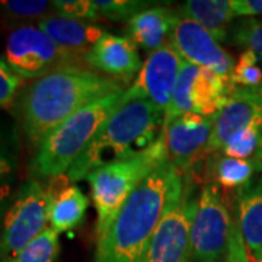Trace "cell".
Returning <instances> with one entry per match:
<instances>
[{"label":"cell","instance_id":"obj_11","mask_svg":"<svg viewBox=\"0 0 262 262\" xmlns=\"http://www.w3.org/2000/svg\"><path fill=\"white\" fill-rule=\"evenodd\" d=\"M182 64L184 60L169 42L150 53L136 80L125 91V101L146 99L155 103L166 117Z\"/></svg>","mask_w":262,"mask_h":262},{"label":"cell","instance_id":"obj_6","mask_svg":"<svg viewBox=\"0 0 262 262\" xmlns=\"http://www.w3.org/2000/svg\"><path fill=\"white\" fill-rule=\"evenodd\" d=\"M198 195L189 175L178 172L169 191L165 211L141 262H189L191 227Z\"/></svg>","mask_w":262,"mask_h":262},{"label":"cell","instance_id":"obj_12","mask_svg":"<svg viewBox=\"0 0 262 262\" xmlns=\"http://www.w3.org/2000/svg\"><path fill=\"white\" fill-rule=\"evenodd\" d=\"M169 44L177 50L185 63L211 70L226 82L232 83L236 61L220 42L196 22L181 16L172 31Z\"/></svg>","mask_w":262,"mask_h":262},{"label":"cell","instance_id":"obj_26","mask_svg":"<svg viewBox=\"0 0 262 262\" xmlns=\"http://www.w3.org/2000/svg\"><path fill=\"white\" fill-rule=\"evenodd\" d=\"M259 57L251 50H245L234 63L232 84L234 88H258L262 84Z\"/></svg>","mask_w":262,"mask_h":262},{"label":"cell","instance_id":"obj_19","mask_svg":"<svg viewBox=\"0 0 262 262\" xmlns=\"http://www.w3.org/2000/svg\"><path fill=\"white\" fill-rule=\"evenodd\" d=\"M181 16L206 28L219 42L227 41V27L236 18L233 0H188L181 6Z\"/></svg>","mask_w":262,"mask_h":262},{"label":"cell","instance_id":"obj_1","mask_svg":"<svg viewBox=\"0 0 262 262\" xmlns=\"http://www.w3.org/2000/svg\"><path fill=\"white\" fill-rule=\"evenodd\" d=\"M121 91L117 79L83 67H61L19 92L16 114L27 139L38 146L73 114Z\"/></svg>","mask_w":262,"mask_h":262},{"label":"cell","instance_id":"obj_32","mask_svg":"<svg viewBox=\"0 0 262 262\" xmlns=\"http://www.w3.org/2000/svg\"><path fill=\"white\" fill-rule=\"evenodd\" d=\"M233 9L236 16L253 18L262 15V0H233Z\"/></svg>","mask_w":262,"mask_h":262},{"label":"cell","instance_id":"obj_18","mask_svg":"<svg viewBox=\"0 0 262 262\" xmlns=\"http://www.w3.org/2000/svg\"><path fill=\"white\" fill-rule=\"evenodd\" d=\"M233 91V84L226 82L211 70L200 67L189 89L191 113L204 117H217L225 108Z\"/></svg>","mask_w":262,"mask_h":262},{"label":"cell","instance_id":"obj_30","mask_svg":"<svg viewBox=\"0 0 262 262\" xmlns=\"http://www.w3.org/2000/svg\"><path fill=\"white\" fill-rule=\"evenodd\" d=\"M16 168V144L13 137L0 125V184L10 181Z\"/></svg>","mask_w":262,"mask_h":262},{"label":"cell","instance_id":"obj_31","mask_svg":"<svg viewBox=\"0 0 262 262\" xmlns=\"http://www.w3.org/2000/svg\"><path fill=\"white\" fill-rule=\"evenodd\" d=\"M225 262H251L248 249L245 246L244 237L241 233V229L237 225V220H234L232 226V233H230V241L227 246Z\"/></svg>","mask_w":262,"mask_h":262},{"label":"cell","instance_id":"obj_4","mask_svg":"<svg viewBox=\"0 0 262 262\" xmlns=\"http://www.w3.org/2000/svg\"><path fill=\"white\" fill-rule=\"evenodd\" d=\"M125 91L84 106L48 133L37 146L31 165L32 172L37 177L50 179L66 175L94 140L103 122L125 102Z\"/></svg>","mask_w":262,"mask_h":262},{"label":"cell","instance_id":"obj_35","mask_svg":"<svg viewBox=\"0 0 262 262\" xmlns=\"http://www.w3.org/2000/svg\"><path fill=\"white\" fill-rule=\"evenodd\" d=\"M256 89H258V91H259V92H261V94H262V84H261V86H258Z\"/></svg>","mask_w":262,"mask_h":262},{"label":"cell","instance_id":"obj_2","mask_svg":"<svg viewBox=\"0 0 262 262\" xmlns=\"http://www.w3.org/2000/svg\"><path fill=\"white\" fill-rule=\"evenodd\" d=\"M178 172L165 160L141 181L110 229L96 239L94 262H141Z\"/></svg>","mask_w":262,"mask_h":262},{"label":"cell","instance_id":"obj_23","mask_svg":"<svg viewBox=\"0 0 262 262\" xmlns=\"http://www.w3.org/2000/svg\"><path fill=\"white\" fill-rule=\"evenodd\" d=\"M58 249V233L53 227H46L10 262H54Z\"/></svg>","mask_w":262,"mask_h":262},{"label":"cell","instance_id":"obj_7","mask_svg":"<svg viewBox=\"0 0 262 262\" xmlns=\"http://www.w3.org/2000/svg\"><path fill=\"white\" fill-rule=\"evenodd\" d=\"M56 194L39 179H28L19 188L2 222L0 262H10L41 233L50 220Z\"/></svg>","mask_w":262,"mask_h":262},{"label":"cell","instance_id":"obj_5","mask_svg":"<svg viewBox=\"0 0 262 262\" xmlns=\"http://www.w3.org/2000/svg\"><path fill=\"white\" fill-rule=\"evenodd\" d=\"M165 160L168 158L162 137L151 149L139 156L101 166L86 177L98 215L96 239L110 229L122 206L141 181Z\"/></svg>","mask_w":262,"mask_h":262},{"label":"cell","instance_id":"obj_16","mask_svg":"<svg viewBox=\"0 0 262 262\" xmlns=\"http://www.w3.org/2000/svg\"><path fill=\"white\" fill-rule=\"evenodd\" d=\"M177 10L166 6H149L128 20L130 38L146 51H156L166 46L179 20Z\"/></svg>","mask_w":262,"mask_h":262},{"label":"cell","instance_id":"obj_10","mask_svg":"<svg viewBox=\"0 0 262 262\" xmlns=\"http://www.w3.org/2000/svg\"><path fill=\"white\" fill-rule=\"evenodd\" d=\"M215 117L187 113L165 120L163 143L170 165L184 175H191L203 156L208 155V140Z\"/></svg>","mask_w":262,"mask_h":262},{"label":"cell","instance_id":"obj_34","mask_svg":"<svg viewBox=\"0 0 262 262\" xmlns=\"http://www.w3.org/2000/svg\"><path fill=\"white\" fill-rule=\"evenodd\" d=\"M255 169H256V170H262V153L261 156L258 158V160L255 162Z\"/></svg>","mask_w":262,"mask_h":262},{"label":"cell","instance_id":"obj_20","mask_svg":"<svg viewBox=\"0 0 262 262\" xmlns=\"http://www.w3.org/2000/svg\"><path fill=\"white\" fill-rule=\"evenodd\" d=\"M88 198L75 185L64 187L56 196L50 210V223L57 233L73 230L84 220Z\"/></svg>","mask_w":262,"mask_h":262},{"label":"cell","instance_id":"obj_25","mask_svg":"<svg viewBox=\"0 0 262 262\" xmlns=\"http://www.w3.org/2000/svg\"><path fill=\"white\" fill-rule=\"evenodd\" d=\"M227 41L253 51L262 60V20L246 18L229 29Z\"/></svg>","mask_w":262,"mask_h":262},{"label":"cell","instance_id":"obj_15","mask_svg":"<svg viewBox=\"0 0 262 262\" xmlns=\"http://www.w3.org/2000/svg\"><path fill=\"white\" fill-rule=\"evenodd\" d=\"M38 27L79 63L84 61L89 50L106 34L102 27L92 22L63 18L58 15L38 20Z\"/></svg>","mask_w":262,"mask_h":262},{"label":"cell","instance_id":"obj_21","mask_svg":"<svg viewBox=\"0 0 262 262\" xmlns=\"http://www.w3.org/2000/svg\"><path fill=\"white\" fill-rule=\"evenodd\" d=\"M255 165L251 160H242L222 156L215 160L213 165L211 173L214 177V182L219 188L223 187L226 189H242V188L252 179L255 172Z\"/></svg>","mask_w":262,"mask_h":262},{"label":"cell","instance_id":"obj_3","mask_svg":"<svg viewBox=\"0 0 262 262\" xmlns=\"http://www.w3.org/2000/svg\"><path fill=\"white\" fill-rule=\"evenodd\" d=\"M165 114L146 99L125 101L103 122L94 140L67 170L69 181H80L95 169L136 158L163 137Z\"/></svg>","mask_w":262,"mask_h":262},{"label":"cell","instance_id":"obj_33","mask_svg":"<svg viewBox=\"0 0 262 262\" xmlns=\"http://www.w3.org/2000/svg\"><path fill=\"white\" fill-rule=\"evenodd\" d=\"M8 203H9V185L8 181L0 184V222L8 211Z\"/></svg>","mask_w":262,"mask_h":262},{"label":"cell","instance_id":"obj_29","mask_svg":"<svg viewBox=\"0 0 262 262\" xmlns=\"http://www.w3.org/2000/svg\"><path fill=\"white\" fill-rule=\"evenodd\" d=\"M24 79L16 75L5 58H0V108H8L22 91Z\"/></svg>","mask_w":262,"mask_h":262},{"label":"cell","instance_id":"obj_22","mask_svg":"<svg viewBox=\"0 0 262 262\" xmlns=\"http://www.w3.org/2000/svg\"><path fill=\"white\" fill-rule=\"evenodd\" d=\"M225 156L251 160L253 165L262 153V124H255L236 134L222 150Z\"/></svg>","mask_w":262,"mask_h":262},{"label":"cell","instance_id":"obj_13","mask_svg":"<svg viewBox=\"0 0 262 262\" xmlns=\"http://www.w3.org/2000/svg\"><path fill=\"white\" fill-rule=\"evenodd\" d=\"M255 124H262V94L256 88H234L225 108L215 117L207 151H222L236 134Z\"/></svg>","mask_w":262,"mask_h":262},{"label":"cell","instance_id":"obj_36","mask_svg":"<svg viewBox=\"0 0 262 262\" xmlns=\"http://www.w3.org/2000/svg\"><path fill=\"white\" fill-rule=\"evenodd\" d=\"M251 262H262V258L261 259H258V261H251Z\"/></svg>","mask_w":262,"mask_h":262},{"label":"cell","instance_id":"obj_8","mask_svg":"<svg viewBox=\"0 0 262 262\" xmlns=\"http://www.w3.org/2000/svg\"><path fill=\"white\" fill-rule=\"evenodd\" d=\"M233 220L222 191L214 182H207L198 194L191 227V256L196 262H220L226 256Z\"/></svg>","mask_w":262,"mask_h":262},{"label":"cell","instance_id":"obj_28","mask_svg":"<svg viewBox=\"0 0 262 262\" xmlns=\"http://www.w3.org/2000/svg\"><path fill=\"white\" fill-rule=\"evenodd\" d=\"M95 3L101 18L111 20H130L134 15L149 8L146 2L139 0H95Z\"/></svg>","mask_w":262,"mask_h":262},{"label":"cell","instance_id":"obj_27","mask_svg":"<svg viewBox=\"0 0 262 262\" xmlns=\"http://www.w3.org/2000/svg\"><path fill=\"white\" fill-rule=\"evenodd\" d=\"M56 15L63 18L92 22L101 18L95 0H56L53 2Z\"/></svg>","mask_w":262,"mask_h":262},{"label":"cell","instance_id":"obj_9","mask_svg":"<svg viewBox=\"0 0 262 262\" xmlns=\"http://www.w3.org/2000/svg\"><path fill=\"white\" fill-rule=\"evenodd\" d=\"M5 60L16 75L32 80L61 67H82L38 25H24L10 32Z\"/></svg>","mask_w":262,"mask_h":262},{"label":"cell","instance_id":"obj_17","mask_svg":"<svg viewBox=\"0 0 262 262\" xmlns=\"http://www.w3.org/2000/svg\"><path fill=\"white\" fill-rule=\"evenodd\" d=\"M237 225L251 261L262 258V175L251 179L237 196Z\"/></svg>","mask_w":262,"mask_h":262},{"label":"cell","instance_id":"obj_24","mask_svg":"<svg viewBox=\"0 0 262 262\" xmlns=\"http://www.w3.org/2000/svg\"><path fill=\"white\" fill-rule=\"evenodd\" d=\"M0 10L10 18H39V20L56 15L53 2L47 0H2Z\"/></svg>","mask_w":262,"mask_h":262},{"label":"cell","instance_id":"obj_14","mask_svg":"<svg viewBox=\"0 0 262 262\" xmlns=\"http://www.w3.org/2000/svg\"><path fill=\"white\" fill-rule=\"evenodd\" d=\"M86 64L101 75L128 82L141 70V58L136 42L130 37L106 32L84 58Z\"/></svg>","mask_w":262,"mask_h":262}]
</instances>
